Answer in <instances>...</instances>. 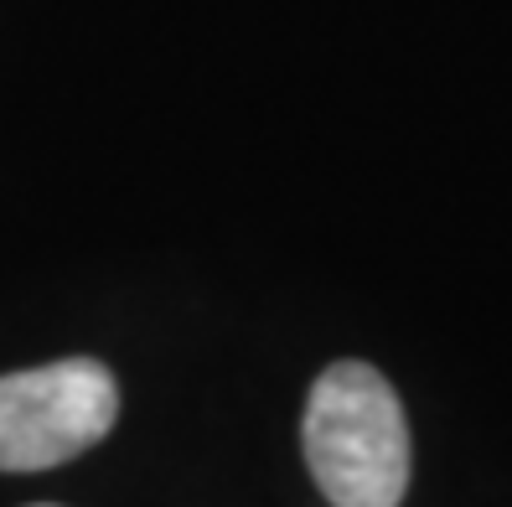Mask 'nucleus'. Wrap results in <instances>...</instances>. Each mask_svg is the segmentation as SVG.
<instances>
[{"instance_id": "f257e3e1", "label": "nucleus", "mask_w": 512, "mask_h": 507, "mask_svg": "<svg viewBox=\"0 0 512 507\" xmlns=\"http://www.w3.org/2000/svg\"><path fill=\"white\" fill-rule=\"evenodd\" d=\"M306 466L331 507H399L409 492V420L373 363H331L300 420Z\"/></svg>"}, {"instance_id": "f03ea898", "label": "nucleus", "mask_w": 512, "mask_h": 507, "mask_svg": "<svg viewBox=\"0 0 512 507\" xmlns=\"http://www.w3.org/2000/svg\"><path fill=\"white\" fill-rule=\"evenodd\" d=\"M119 383L99 357L0 378V471H52L114 430Z\"/></svg>"}]
</instances>
